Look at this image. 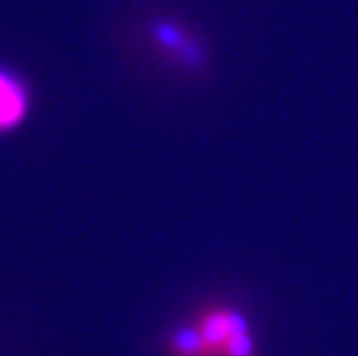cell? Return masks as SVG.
Masks as SVG:
<instances>
[{
	"instance_id": "7a4b0ae2",
	"label": "cell",
	"mask_w": 358,
	"mask_h": 356,
	"mask_svg": "<svg viewBox=\"0 0 358 356\" xmlns=\"http://www.w3.org/2000/svg\"><path fill=\"white\" fill-rule=\"evenodd\" d=\"M30 114V88L13 71L0 67V136L20 129Z\"/></svg>"
},
{
	"instance_id": "6da1fadb",
	"label": "cell",
	"mask_w": 358,
	"mask_h": 356,
	"mask_svg": "<svg viewBox=\"0 0 358 356\" xmlns=\"http://www.w3.org/2000/svg\"><path fill=\"white\" fill-rule=\"evenodd\" d=\"M170 356H253L243 318L225 307L204 309L193 325L176 329L168 339Z\"/></svg>"
}]
</instances>
